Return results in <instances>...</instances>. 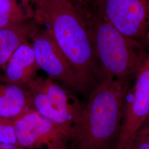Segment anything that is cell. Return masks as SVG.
I'll return each instance as SVG.
<instances>
[{"instance_id":"cell-1","label":"cell","mask_w":149,"mask_h":149,"mask_svg":"<svg viewBox=\"0 0 149 149\" xmlns=\"http://www.w3.org/2000/svg\"><path fill=\"white\" fill-rule=\"evenodd\" d=\"M34 4V19L48 26L89 96L103 79L84 7L68 0H38Z\"/></svg>"},{"instance_id":"cell-2","label":"cell","mask_w":149,"mask_h":149,"mask_svg":"<svg viewBox=\"0 0 149 149\" xmlns=\"http://www.w3.org/2000/svg\"><path fill=\"white\" fill-rule=\"evenodd\" d=\"M130 82L107 79L91 92L70 130L68 149H114Z\"/></svg>"},{"instance_id":"cell-3","label":"cell","mask_w":149,"mask_h":149,"mask_svg":"<svg viewBox=\"0 0 149 149\" xmlns=\"http://www.w3.org/2000/svg\"><path fill=\"white\" fill-rule=\"evenodd\" d=\"M85 13L103 79H135L148 59V49L120 32L93 6L86 7Z\"/></svg>"},{"instance_id":"cell-4","label":"cell","mask_w":149,"mask_h":149,"mask_svg":"<svg viewBox=\"0 0 149 149\" xmlns=\"http://www.w3.org/2000/svg\"><path fill=\"white\" fill-rule=\"evenodd\" d=\"M32 109L58 125L69 135L84 106L72 92L50 77L37 76L26 86Z\"/></svg>"},{"instance_id":"cell-5","label":"cell","mask_w":149,"mask_h":149,"mask_svg":"<svg viewBox=\"0 0 149 149\" xmlns=\"http://www.w3.org/2000/svg\"><path fill=\"white\" fill-rule=\"evenodd\" d=\"M98 13L123 34L149 47V0H95Z\"/></svg>"},{"instance_id":"cell-6","label":"cell","mask_w":149,"mask_h":149,"mask_svg":"<svg viewBox=\"0 0 149 149\" xmlns=\"http://www.w3.org/2000/svg\"><path fill=\"white\" fill-rule=\"evenodd\" d=\"M31 39L35 58L40 70L47 74L49 77L71 92L88 95L80 77L55 42L49 29L37 26Z\"/></svg>"},{"instance_id":"cell-7","label":"cell","mask_w":149,"mask_h":149,"mask_svg":"<svg viewBox=\"0 0 149 149\" xmlns=\"http://www.w3.org/2000/svg\"><path fill=\"white\" fill-rule=\"evenodd\" d=\"M13 120L17 143L24 149H68L69 134L31 109Z\"/></svg>"},{"instance_id":"cell-8","label":"cell","mask_w":149,"mask_h":149,"mask_svg":"<svg viewBox=\"0 0 149 149\" xmlns=\"http://www.w3.org/2000/svg\"><path fill=\"white\" fill-rule=\"evenodd\" d=\"M131 98H125L121 130L114 149H128L149 114V58L135 77Z\"/></svg>"},{"instance_id":"cell-9","label":"cell","mask_w":149,"mask_h":149,"mask_svg":"<svg viewBox=\"0 0 149 149\" xmlns=\"http://www.w3.org/2000/svg\"><path fill=\"white\" fill-rule=\"evenodd\" d=\"M40 70L32 44L27 41L11 55L4 69L0 72V81L26 87L37 77Z\"/></svg>"},{"instance_id":"cell-10","label":"cell","mask_w":149,"mask_h":149,"mask_svg":"<svg viewBox=\"0 0 149 149\" xmlns=\"http://www.w3.org/2000/svg\"><path fill=\"white\" fill-rule=\"evenodd\" d=\"M32 109L26 86L0 81V117L10 119Z\"/></svg>"},{"instance_id":"cell-11","label":"cell","mask_w":149,"mask_h":149,"mask_svg":"<svg viewBox=\"0 0 149 149\" xmlns=\"http://www.w3.org/2000/svg\"><path fill=\"white\" fill-rule=\"evenodd\" d=\"M38 23L28 21L11 27L0 28V71H3L11 55L23 43L31 39Z\"/></svg>"},{"instance_id":"cell-12","label":"cell","mask_w":149,"mask_h":149,"mask_svg":"<svg viewBox=\"0 0 149 149\" xmlns=\"http://www.w3.org/2000/svg\"><path fill=\"white\" fill-rule=\"evenodd\" d=\"M28 2L0 0V28L11 27L29 21L34 15Z\"/></svg>"},{"instance_id":"cell-13","label":"cell","mask_w":149,"mask_h":149,"mask_svg":"<svg viewBox=\"0 0 149 149\" xmlns=\"http://www.w3.org/2000/svg\"><path fill=\"white\" fill-rule=\"evenodd\" d=\"M0 143L18 145L12 119L0 117Z\"/></svg>"},{"instance_id":"cell-14","label":"cell","mask_w":149,"mask_h":149,"mask_svg":"<svg viewBox=\"0 0 149 149\" xmlns=\"http://www.w3.org/2000/svg\"><path fill=\"white\" fill-rule=\"evenodd\" d=\"M128 149H149V133H137Z\"/></svg>"},{"instance_id":"cell-15","label":"cell","mask_w":149,"mask_h":149,"mask_svg":"<svg viewBox=\"0 0 149 149\" xmlns=\"http://www.w3.org/2000/svg\"><path fill=\"white\" fill-rule=\"evenodd\" d=\"M138 133H149V114L140 128H139Z\"/></svg>"},{"instance_id":"cell-16","label":"cell","mask_w":149,"mask_h":149,"mask_svg":"<svg viewBox=\"0 0 149 149\" xmlns=\"http://www.w3.org/2000/svg\"><path fill=\"white\" fill-rule=\"evenodd\" d=\"M0 149H24L18 145L0 143Z\"/></svg>"},{"instance_id":"cell-17","label":"cell","mask_w":149,"mask_h":149,"mask_svg":"<svg viewBox=\"0 0 149 149\" xmlns=\"http://www.w3.org/2000/svg\"><path fill=\"white\" fill-rule=\"evenodd\" d=\"M82 4H92L95 0H79Z\"/></svg>"},{"instance_id":"cell-18","label":"cell","mask_w":149,"mask_h":149,"mask_svg":"<svg viewBox=\"0 0 149 149\" xmlns=\"http://www.w3.org/2000/svg\"><path fill=\"white\" fill-rule=\"evenodd\" d=\"M70 1L71 2L73 3L74 5H76L79 6L80 5V4H81V2H80L79 0H68Z\"/></svg>"},{"instance_id":"cell-19","label":"cell","mask_w":149,"mask_h":149,"mask_svg":"<svg viewBox=\"0 0 149 149\" xmlns=\"http://www.w3.org/2000/svg\"><path fill=\"white\" fill-rule=\"evenodd\" d=\"M22 1H27V2H29V1H31L33 3H34L37 1L38 0H22Z\"/></svg>"},{"instance_id":"cell-20","label":"cell","mask_w":149,"mask_h":149,"mask_svg":"<svg viewBox=\"0 0 149 149\" xmlns=\"http://www.w3.org/2000/svg\"><path fill=\"white\" fill-rule=\"evenodd\" d=\"M148 58H149V47L148 48Z\"/></svg>"}]
</instances>
